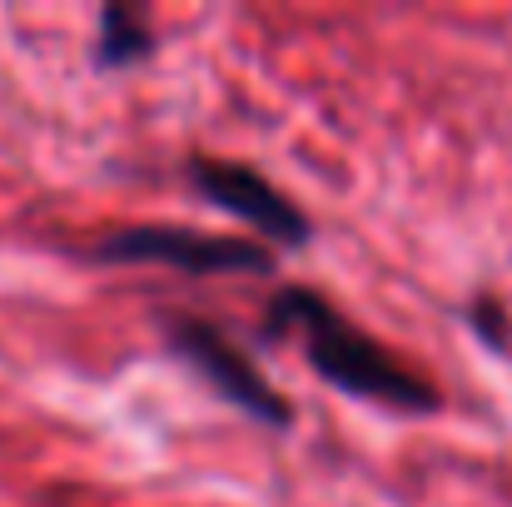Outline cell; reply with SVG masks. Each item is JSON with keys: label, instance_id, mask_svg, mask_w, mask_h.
Wrapping results in <instances>:
<instances>
[{"label": "cell", "instance_id": "obj_6", "mask_svg": "<svg viewBox=\"0 0 512 507\" xmlns=\"http://www.w3.org/2000/svg\"><path fill=\"white\" fill-rule=\"evenodd\" d=\"M468 324L478 329V338L488 348H508V314L493 304V299H473L468 304Z\"/></svg>", "mask_w": 512, "mask_h": 507}, {"label": "cell", "instance_id": "obj_1", "mask_svg": "<svg viewBox=\"0 0 512 507\" xmlns=\"http://www.w3.org/2000/svg\"><path fill=\"white\" fill-rule=\"evenodd\" d=\"M264 338H299L309 368L339 388L348 398H363V403H378L388 413H438L443 398H438V383L428 373H418L413 363H403L388 343L358 329L348 314H339L324 294L304 289V284H284L269 309H264Z\"/></svg>", "mask_w": 512, "mask_h": 507}, {"label": "cell", "instance_id": "obj_5", "mask_svg": "<svg viewBox=\"0 0 512 507\" xmlns=\"http://www.w3.org/2000/svg\"><path fill=\"white\" fill-rule=\"evenodd\" d=\"M155 50V30L135 5H105L100 10V35H95V60L105 70H130Z\"/></svg>", "mask_w": 512, "mask_h": 507}, {"label": "cell", "instance_id": "obj_2", "mask_svg": "<svg viewBox=\"0 0 512 507\" xmlns=\"http://www.w3.org/2000/svg\"><path fill=\"white\" fill-rule=\"evenodd\" d=\"M95 264H155L189 279L204 274H274V249L259 239L234 234H204L189 224H125L90 244Z\"/></svg>", "mask_w": 512, "mask_h": 507}, {"label": "cell", "instance_id": "obj_4", "mask_svg": "<svg viewBox=\"0 0 512 507\" xmlns=\"http://www.w3.org/2000/svg\"><path fill=\"white\" fill-rule=\"evenodd\" d=\"M184 174H189V184L199 189V199H209L214 209H224V214H234L239 224H249L264 249H304V244L314 239V219H309L279 184H269L259 169L239 165V160L194 155Z\"/></svg>", "mask_w": 512, "mask_h": 507}, {"label": "cell", "instance_id": "obj_3", "mask_svg": "<svg viewBox=\"0 0 512 507\" xmlns=\"http://www.w3.org/2000/svg\"><path fill=\"white\" fill-rule=\"evenodd\" d=\"M165 338H170L174 353H179L229 408H239L244 418H254V423H264V428H289V423H294V403L254 368V358L224 334L219 324L194 319V314H170V319H165Z\"/></svg>", "mask_w": 512, "mask_h": 507}]
</instances>
